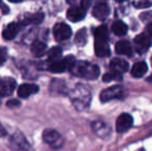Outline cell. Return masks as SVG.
I'll use <instances>...</instances> for the list:
<instances>
[{
  "mask_svg": "<svg viewBox=\"0 0 152 151\" xmlns=\"http://www.w3.org/2000/svg\"><path fill=\"white\" fill-rule=\"evenodd\" d=\"M87 39H88V36H87V30L85 28H83V29H81V30H79L78 33L76 34L75 42H76L78 46L83 47L86 44Z\"/></svg>",
  "mask_w": 152,
  "mask_h": 151,
  "instance_id": "ffe728a7",
  "label": "cell"
},
{
  "mask_svg": "<svg viewBox=\"0 0 152 151\" xmlns=\"http://www.w3.org/2000/svg\"><path fill=\"white\" fill-rule=\"evenodd\" d=\"M148 71V67H147V64L143 61L138 63H134V66L132 69V76L134 77V78H141L145 75Z\"/></svg>",
  "mask_w": 152,
  "mask_h": 151,
  "instance_id": "ac0fdd59",
  "label": "cell"
},
{
  "mask_svg": "<svg viewBox=\"0 0 152 151\" xmlns=\"http://www.w3.org/2000/svg\"><path fill=\"white\" fill-rule=\"evenodd\" d=\"M147 30H148V32L152 33V22L148 25V27H147Z\"/></svg>",
  "mask_w": 152,
  "mask_h": 151,
  "instance_id": "484cf974",
  "label": "cell"
},
{
  "mask_svg": "<svg viewBox=\"0 0 152 151\" xmlns=\"http://www.w3.org/2000/svg\"><path fill=\"white\" fill-rule=\"evenodd\" d=\"M122 80V75L117 71H109L106 73L102 77V81L104 82H111V81H121Z\"/></svg>",
  "mask_w": 152,
  "mask_h": 151,
  "instance_id": "603a6c76",
  "label": "cell"
},
{
  "mask_svg": "<svg viewBox=\"0 0 152 151\" xmlns=\"http://www.w3.org/2000/svg\"><path fill=\"white\" fill-rule=\"evenodd\" d=\"M111 12L110 6L106 2H98L94 5L92 9V15L95 19L99 21H104Z\"/></svg>",
  "mask_w": 152,
  "mask_h": 151,
  "instance_id": "52a82bcc",
  "label": "cell"
},
{
  "mask_svg": "<svg viewBox=\"0 0 152 151\" xmlns=\"http://www.w3.org/2000/svg\"><path fill=\"white\" fill-rule=\"evenodd\" d=\"M30 50L34 56L40 57L47 52V44L39 40H35L31 44Z\"/></svg>",
  "mask_w": 152,
  "mask_h": 151,
  "instance_id": "2e32d148",
  "label": "cell"
},
{
  "mask_svg": "<svg viewBox=\"0 0 152 151\" xmlns=\"http://www.w3.org/2000/svg\"><path fill=\"white\" fill-rule=\"evenodd\" d=\"M123 93H124L123 87L116 85V86H112L110 88H107L104 90H102L99 97L102 103H107V101H110L115 98H121V97H123Z\"/></svg>",
  "mask_w": 152,
  "mask_h": 151,
  "instance_id": "277c9868",
  "label": "cell"
},
{
  "mask_svg": "<svg viewBox=\"0 0 152 151\" xmlns=\"http://www.w3.org/2000/svg\"><path fill=\"white\" fill-rule=\"evenodd\" d=\"M110 66L113 71H117V73H119V74H122L128 71L129 65H128V63L126 62L125 60H123V59L115 58L110 62Z\"/></svg>",
  "mask_w": 152,
  "mask_h": 151,
  "instance_id": "7c38bea8",
  "label": "cell"
},
{
  "mask_svg": "<svg viewBox=\"0 0 152 151\" xmlns=\"http://www.w3.org/2000/svg\"><path fill=\"white\" fill-rule=\"evenodd\" d=\"M134 44L141 49V50H147L151 46V37L148 33L143 32L139 34L134 38Z\"/></svg>",
  "mask_w": 152,
  "mask_h": 151,
  "instance_id": "4fadbf2b",
  "label": "cell"
},
{
  "mask_svg": "<svg viewBox=\"0 0 152 151\" xmlns=\"http://www.w3.org/2000/svg\"><path fill=\"white\" fill-rule=\"evenodd\" d=\"M0 81H1V79H0Z\"/></svg>",
  "mask_w": 152,
  "mask_h": 151,
  "instance_id": "1f68e13d",
  "label": "cell"
},
{
  "mask_svg": "<svg viewBox=\"0 0 152 151\" xmlns=\"http://www.w3.org/2000/svg\"><path fill=\"white\" fill-rule=\"evenodd\" d=\"M42 139L48 145H50L54 149H58L63 145V139L60 133L54 129H47L42 133Z\"/></svg>",
  "mask_w": 152,
  "mask_h": 151,
  "instance_id": "3957f363",
  "label": "cell"
},
{
  "mask_svg": "<svg viewBox=\"0 0 152 151\" xmlns=\"http://www.w3.org/2000/svg\"><path fill=\"white\" fill-rule=\"evenodd\" d=\"M53 33L57 42H62L72 36V28L65 23H58L53 28Z\"/></svg>",
  "mask_w": 152,
  "mask_h": 151,
  "instance_id": "5b68a950",
  "label": "cell"
},
{
  "mask_svg": "<svg viewBox=\"0 0 152 151\" xmlns=\"http://www.w3.org/2000/svg\"><path fill=\"white\" fill-rule=\"evenodd\" d=\"M132 117L127 113H123L118 117L116 121V131L117 133H125L132 127Z\"/></svg>",
  "mask_w": 152,
  "mask_h": 151,
  "instance_id": "ba28073f",
  "label": "cell"
},
{
  "mask_svg": "<svg viewBox=\"0 0 152 151\" xmlns=\"http://www.w3.org/2000/svg\"><path fill=\"white\" fill-rule=\"evenodd\" d=\"M128 28L127 25L125 24L122 21H115L112 25V31L118 36H122V35H125L127 32Z\"/></svg>",
  "mask_w": 152,
  "mask_h": 151,
  "instance_id": "d6986e66",
  "label": "cell"
},
{
  "mask_svg": "<svg viewBox=\"0 0 152 151\" xmlns=\"http://www.w3.org/2000/svg\"><path fill=\"white\" fill-rule=\"evenodd\" d=\"M44 20V14L42 12H37V14L32 15L31 17H28L26 18L24 21H23L21 24L23 25H27V24H39L42 21Z\"/></svg>",
  "mask_w": 152,
  "mask_h": 151,
  "instance_id": "44dd1931",
  "label": "cell"
},
{
  "mask_svg": "<svg viewBox=\"0 0 152 151\" xmlns=\"http://www.w3.org/2000/svg\"><path fill=\"white\" fill-rule=\"evenodd\" d=\"M87 12V8L81 4V5H74L67 10L66 17L72 22H80L85 18Z\"/></svg>",
  "mask_w": 152,
  "mask_h": 151,
  "instance_id": "8992f818",
  "label": "cell"
},
{
  "mask_svg": "<svg viewBox=\"0 0 152 151\" xmlns=\"http://www.w3.org/2000/svg\"><path fill=\"white\" fill-rule=\"evenodd\" d=\"M6 12H8V8H7V6H4V10H3V14H6Z\"/></svg>",
  "mask_w": 152,
  "mask_h": 151,
  "instance_id": "83f0119b",
  "label": "cell"
},
{
  "mask_svg": "<svg viewBox=\"0 0 152 151\" xmlns=\"http://www.w3.org/2000/svg\"><path fill=\"white\" fill-rule=\"evenodd\" d=\"M21 104L18 99H10V101L6 103V106L10 108H14V107H19Z\"/></svg>",
  "mask_w": 152,
  "mask_h": 151,
  "instance_id": "d4e9b609",
  "label": "cell"
},
{
  "mask_svg": "<svg viewBox=\"0 0 152 151\" xmlns=\"http://www.w3.org/2000/svg\"><path fill=\"white\" fill-rule=\"evenodd\" d=\"M20 25L18 23H10L7 24L5 27H4L3 31H2V36H3L4 39L6 40H10L14 39L16 37V35L18 34L19 30H20Z\"/></svg>",
  "mask_w": 152,
  "mask_h": 151,
  "instance_id": "30bf717a",
  "label": "cell"
},
{
  "mask_svg": "<svg viewBox=\"0 0 152 151\" xmlns=\"http://www.w3.org/2000/svg\"><path fill=\"white\" fill-rule=\"evenodd\" d=\"M94 50H95L96 56L98 57H108L111 55V50L108 42H95V44H94Z\"/></svg>",
  "mask_w": 152,
  "mask_h": 151,
  "instance_id": "5bb4252c",
  "label": "cell"
},
{
  "mask_svg": "<svg viewBox=\"0 0 152 151\" xmlns=\"http://www.w3.org/2000/svg\"><path fill=\"white\" fill-rule=\"evenodd\" d=\"M0 4H1V2H0Z\"/></svg>",
  "mask_w": 152,
  "mask_h": 151,
  "instance_id": "4dcf8cb0",
  "label": "cell"
},
{
  "mask_svg": "<svg viewBox=\"0 0 152 151\" xmlns=\"http://www.w3.org/2000/svg\"><path fill=\"white\" fill-rule=\"evenodd\" d=\"M134 6L137 8H148L152 6V1H147V0H139V1H134Z\"/></svg>",
  "mask_w": 152,
  "mask_h": 151,
  "instance_id": "cb8c5ba5",
  "label": "cell"
},
{
  "mask_svg": "<svg viewBox=\"0 0 152 151\" xmlns=\"http://www.w3.org/2000/svg\"><path fill=\"white\" fill-rule=\"evenodd\" d=\"M94 38H95V42H108V40H109V31H108L107 26L102 25V26L97 27V28L94 30Z\"/></svg>",
  "mask_w": 152,
  "mask_h": 151,
  "instance_id": "9a60e30c",
  "label": "cell"
},
{
  "mask_svg": "<svg viewBox=\"0 0 152 151\" xmlns=\"http://www.w3.org/2000/svg\"><path fill=\"white\" fill-rule=\"evenodd\" d=\"M0 105H1V97H0Z\"/></svg>",
  "mask_w": 152,
  "mask_h": 151,
  "instance_id": "f1b7e54d",
  "label": "cell"
},
{
  "mask_svg": "<svg viewBox=\"0 0 152 151\" xmlns=\"http://www.w3.org/2000/svg\"><path fill=\"white\" fill-rule=\"evenodd\" d=\"M61 55H62L61 48H59V47H54V48L51 49L50 52H49L48 61H50L51 63L55 62V61H58L59 58L61 57Z\"/></svg>",
  "mask_w": 152,
  "mask_h": 151,
  "instance_id": "7402d4cb",
  "label": "cell"
},
{
  "mask_svg": "<svg viewBox=\"0 0 152 151\" xmlns=\"http://www.w3.org/2000/svg\"><path fill=\"white\" fill-rule=\"evenodd\" d=\"M4 60H5V59H4V57H3V56H1V55H0V65H1L2 63L4 62Z\"/></svg>",
  "mask_w": 152,
  "mask_h": 151,
  "instance_id": "4316f807",
  "label": "cell"
},
{
  "mask_svg": "<svg viewBox=\"0 0 152 151\" xmlns=\"http://www.w3.org/2000/svg\"><path fill=\"white\" fill-rule=\"evenodd\" d=\"M16 89V81L12 78H4L0 81V95L8 96Z\"/></svg>",
  "mask_w": 152,
  "mask_h": 151,
  "instance_id": "9c48e42d",
  "label": "cell"
},
{
  "mask_svg": "<svg viewBox=\"0 0 152 151\" xmlns=\"http://www.w3.org/2000/svg\"><path fill=\"white\" fill-rule=\"evenodd\" d=\"M151 64H152V57H151Z\"/></svg>",
  "mask_w": 152,
  "mask_h": 151,
  "instance_id": "f546056e",
  "label": "cell"
},
{
  "mask_svg": "<svg viewBox=\"0 0 152 151\" xmlns=\"http://www.w3.org/2000/svg\"><path fill=\"white\" fill-rule=\"evenodd\" d=\"M70 71L78 77L88 79V80H95L99 76V67L95 64H91L86 61L76 62Z\"/></svg>",
  "mask_w": 152,
  "mask_h": 151,
  "instance_id": "6da1fadb",
  "label": "cell"
},
{
  "mask_svg": "<svg viewBox=\"0 0 152 151\" xmlns=\"http://www.w3.org/2000/svg\"><path fill=\"white\" fill-rule=\"evenodd\" d=\"M38 91V86L35 84H22L18 88V95L21 98H27Z\"/></svg>",
  "mask_w": 152,
  "mask_h": 151,
  "instance_id": "8fae6325",
  "label": "cell"
},
{
  "mask_svg": "<svg viewBox=\"0 0 152 151\" xmlns=\"http://www.w3.org/2000/svg\"><path fill=\"white\" fill-rule=\"evenodd\" d=\"M116 53L119 55H130L132 54V46L127 40H120L115 46Z\"/></svg>",
  "mask_w": 152,
  "mask_h": 151,
  "instance_id": "e0dca14e",
  "label": "cell"
},
{
  "mask_svg": "<svg viewBox=\"0 0 152 151\" xmlns=\"http://www.w3.org/2000/svg\"><path fill=\"white\" fill-rule=\"evenodd\" d=\"M76 63V59L72 55L69 56H66L63 59H59L58 61H55V62L51 63L50 65V71L52 73H63L66 69H72V67L74 66V64Z\"/></svg>",
  "mask_w": 152,
  "mask_h": 151,
  "instance_id": "7a4b0ae2",
  "label": "cell"
}]
</instances>
